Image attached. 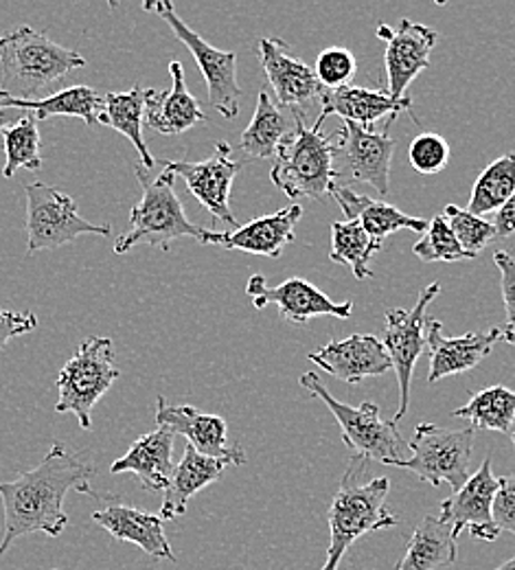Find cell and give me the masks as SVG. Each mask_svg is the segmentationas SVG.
I'll return each mask as SVG.
<instances>
[{
  "label": "cell",
  "mask_w": 515,
  "mask_h": 570,
  "mask_svg": "<svg viewBox=\"0 0 515 570\" xmlns=\"http://www.w3.org/2000/svg\"><path fill=\"white\" fill-rule=\"evenodd\" d=\"M95 468L81 461L62 443H53L47 456L29 472H22L9 483H0V500L4 507V535L0 540V556L9 547L31 533H47L51 538L62 535L69 524L65 499L69 492H92Z\"/></svg>",
  "instance_id": "1"
},
{
  "label": "cell",
  "mask_w": 515,
  "mask_h": 570,
  "mask_svg": "<svg viewBox=\"0 0 515 570\" xmlns=\"http://www.w3.org/2000/svg\"><path fill=\"white\" fill-rule=\"evenodd\" d=\"M367 472V459L354 456L340 479L338 492L331 500L329 520V549L327 562L320 570H338L345 553L363 535L397 527L399 518L386 511V497L390 483L386 476L363 481Z\"/></svg>",
  "instance_id": "2"
},
{
  "label": "cell",
  "mask_w": 515,
  "mask_h": 570,
  "mask_svg": "<svg viewBox=\"0 0 515 570\" xmlns=\"http://www.w3.org/2000/svg\"><path fill=\"white\" fill-rule=\"evenodd\" d=\"M86 65L77 51L33 27L22 24L0 36V92L7 97L38 99L44 88Z\"/></svg>",
  "instance_id": "3"
},
{
  "label": "cell",
  "mask_w": 515,
  "mask_h": 570,
  "mask_svg": "<svg viewBox=\"0 0 515 570\" xmlns=\"http://www.w3.org/2000/svg\"><path fill=\"white\" fill-rule=\"evenodd\" d=\"M305 124V112L295 110V128L277 147L270 178L293 200H323L331 194L338 176L334 167L336 135H323V119H316L314 128Z\"/></svg>",
  "instance_id": "4"
},
{
  "label": "cell",
  "mask_w": 515,
  "mask_h": 570,
  "mask_svg": "<svg viewBox=\"0 0 515 570\" xmlns=\"http://www.w3.org/2000/svg\"><path fill=\"white\" fill-rule=\"evenodd\" d=\"M139 185L143 189L141 200L130 212V230L115 244L117 255H128L132 248L146 244L160 250H169V244L180 237H194L207 246L211 228L194 224L174 189L176 176L162 171L158 178H149L148 169L135 167Z\"/></svg>",
  "instance_id": "5"
},
{
  "label": "cell",
  "mask_w": 515,
  "mask_h": 570,
  "mask_svg": "<svg viewBox=\"0 0 515 570\" xmlns=\"http://www.w3.org/2000/svg\"><path fill=\"white\" fill-rule=\"evenodd\" d=\"M300 386L318 397L338 422L343 441L354 450L356 456L367 461H377L384 465L399 468L410 459V443L399 434L397 424L384 422L379 417V406L373 402H363L358 409L345 402H338L316 373H303Z\"/></svg>",
  "instance_id": "6"
},
{
  "label": "cell",
  "mask_w": 515,
  "mask_h": 570,
  "mask_svg": "<svg viewBox=\"0 0 515 570\" xmlns=\"http://www.w3.org/2000/svg\"><path fill=\"white\" fill-rule=\"evenodd\" d=\"M121 377L115 364V343L92 336L79 345L58 375L56 413H73L81 430H92V409Z\"/></svg>",
  "instance_id": "7"
},
{
  "label": "cell",
  "mask_w": 515,
  "mask_h": 570,
  "mask_svg": "<svg viewBox=\"0 0 515 570\" xmlns=\"http://www.w3.org/2000/svg\"><path fill=\"white\" fill-rule=\"evenodd\" d=\"M410 443V459L399 470H410L419 481L439 488L447 483L456 494L469 481L474 428L447 430L430 422L415 428Z\"/></svg>",
  "instance_id": "8"
},
{
  "label": "cell",
  "mask_w": 515,
  "mask_h": 570,
  "mask_svg": "<svg viewBox=\"0 0 515 570\" xmlns=\"http://www.w3.org/2000/svg\"><path fill=\"white\" fill-rule=\"evenodd\" d=\"M27 194V253L56 250L71 244L79 235L108 237L110 224H92L77 214V203L69 194L40 180L24 187Z\"/></svg>",
  "instance_id": "9"
},
{
  "label": "cell",
  "mask_w": 515,
  "mask_h": 570,
  "mask_svg": "<svg viewBox=\"0 0 515 570\" xmlns=\"http://www.w3.org/2000/svg\"><path fill=\"white\" fill-rule=\"evenodd\" d=\"M442 294V284L433 282L419 292V298L413 309L390 307L384 312L386 327H384V347L393 362V371L399 382V409L393 424H399L410 406V382L415 373V364L426 352V323H428V305Z\"/></svg>",
  "instance_id": "10"
},
{
  "label": "cell",
  "mask_w": 515,
  "mask_h": 570,
  "mask_svg": "<svg viewBox=\"0 0 515 570\" xmlns=\"http://www.w3.org/2000/svg\"><path fill=\"white\" fill-rule=\"evenodd\" d=\"M143 9L156 11L169 24L174 36L191 51L194 60L198 62L200 71L207 79L209 104L220 112L224 119H235L239 115V99H241V86L237 81V53L211 47L200 33H196L182 22L174 4L167 0L146 2Z\"/></svg>",
  "instance_id": "11"
},
{
  "label": "cell",
  "mask_w": 515,
  "mask_h": 570,
  "mask_svg": "<svg viewBox=\"0 0 515 570\" xmlns=\"http://www.w3.org/2000/svg\"><path fill=\"white\" fill-rule=\"evenodd\" d=\"M167 171L176 178L180 176L187 183L191 196L214 215L216 219L226 222L228 226L239 228L241 224L230 212V189L235 176L244 169L241 160L232 158V147L226 141L216 142L214 154L200 163L187 160H160Z\"/></svg>",
  "instance_id": "12"
},
{
  "label": "cell",
  "mask_w": 515,
  "mask_h": 570,
  "mask_svg": "<svg viewBox=\"0 0 515 570\" xmlns=\"http://www.w3.org/2000/svg\"><path fill=\"white\" fill-rule=\"evenodd\" d=\"M377 38L386 42L384 65L388 77V95L404 99L406 88L422 71L430 67V53L437 47L439 33L426 24L402 18L397 27L379 24Z\"/></svg>",
  "instance_id": "13"
},
{
  "label": "cell",
  "mask_w": 515,
  "mask_h": 570,
  "mask_svg": "<svg viewBox=\"0 0 515 570\" xmlns=\"http://www.w3.org/2000/svg\"><path fill=\"white\" fill-rule=\"evenodd\" d=\"M498 492V479L492 470L489 454L481 463L478 472L469 476V481L449 499L442 502L439 520L449 524L454 535L458 538L463 529H469L474 540L496 542L501 529L494 522V499Z\"/></svg>",
  "instance_id": "14"
},
{
  "label": "cell",
  "mask_w": 515,
  "mask_h": 570,
  "mask_svg": "<svg viewBox=\"0 0 515 570\" xmlns=\"http://www.w3.org/2000/svg\"><path fill=\"white\" fill-rule=\"evenodd\" d=\"M246 294L250 303L257 309H264L266 305L275 303L279 305V316L290 323H307L318 316H336V318H349L354 314V303H336L325 292H320L316 285L307 279L293 277L277 287H268L261 275H252L246 285Z\"/></svg>",
  "instance_id": "15"
},
{
  "label": "cell",
  "mask_w": 515,
  "mask_h": 570,
  "mask_svg": "<svg viewBox=\"0 0 515 570\" xmlns=\"http://www.w3.org/2000/svg\"><path fill=\"white\" fill-rule=\"evenodd\" d=\"M156 424L180 434L194 450L205 456L220 459L228 465H244L246 452L237 443H228V426L220 415L202 413L189 404H169L165 397L156 402Z\"/></svg>",
  "instance_id": "16"
},
{
  "label": "cell",
  "mask_w": 515,
  "mask_h": 570,
  "mask_svg": "<svg viewBox=\"0 0 515 570\" xmlns=\"http://www.w3.org/2000/svg\"><path fill=\"white\" fill-rule=\"evenodd\" d=\"M393 121L395 119H388L379 132L345 121L343 130L336 132L340 137L338 151H343L351 178L373 187L379 196L388 194L390 183V163L395 151V139L390 137Z\"/></svg>",
  "instance_id": "17"
},
{
  "label": "cell",
  "mask_w": 515,
  "mask_h": 570,
  "mask_svg": "<svg viewBox=\"0 0 515 570\" xmlns=\"http://www.w3.org/2000/svg\"><path fill=\"white\" fill-rule=\"evenodd\" d=\"M307 357L325 373L351 386L363 384L367 377H379L393 368L384 343L368 334H354L345 341H331Z\"/></svg>",
  "instance_id": "18"
},
{
  "label": "cell",
  "mask_w": 515,
  "mask_h": 570,
  "mask_svg": "<svg viewBox=\"0 0 515 570\" xmlns=\"http://www.w3.org/2000/svg\"><path fill=\"white\" fill-rule=\"evenodd\" d=\"M259 60L268 77L270 88L281 106L293 110L309 108L311 101H320L325 88L318 83L314 69L290 56V45L281 38L259 40Z\"/></svg>",
  "instance_id": "19"
},
{
  "label": "cell",
  "mask_w": 515,
  "mask_h": 570,
  "mask_svg": "<svg viewBox=\"0 0 515 570\" xmlns=\"http://www.w3.org/2000/svg\"><path fill=\"white\" fill-rule=\"evenodd\" d=\"M426 341L430 350V373L428 384H437L443 377L467 373L492 354L494 345L503 341V327H492L487 332H469L458 338L443 336L439 318H428Z\"/></svg>",
  "instance_id": "20"
},
{
  "label": "cell",
  "mask_w": 515,
  "mask_h": 570,
  "mask_svg": "<svg viewBox=\"0 0 515 570\" xmlns=\"http://www.w3.org/2000/svg\"><path fill=\"white\" fill-rule=\"evenodd\" d=\"M300 217H303V207L295 205V207L281 209L277 214L257 217L235 230H228V233L211 230L207 244L277 259V257H281L284 248L295 242V226Z\"/></svg>",
  "instance_id": "21"
},
{
  "label": "cell",
  "mask_w": 515,
  "mask_h": 570,
  "mask_svg": "<svg viewBox=\"0 0 515 570\" xmlns=\"http://www.w3.org/2000/svg\"><path fill=\"white\" fill-rule=\"evenodd\" d=\"M169 72L174 81L169 90L146 88V121L158 135L178 137L198 124H207V115L187 88L182 65L174 60Z\"/></svg>",
  "instance_id": "22"
},
{
  "label": "cell",
  "mask_w": 515,
  "mask_h": 570,
  "mask_svg": "<svg viewBox=\"0 0 515 570\" xmlns=\"http://www.w3.org/2000/svg\"><path fill=\"white\" fill-rule=\"evenodd\" d=\"M92 520L106 529L115 540L128 542L146 551L153 560L176 562L171 544L165 535V522L160 515L146 513L130 504H106L92 511Z\"/></svg>",
  "instance_id": "23"
},
{
  "label": "cell",
  "mask_w": 515,
  "mask_h": 570,
  "mask_svg": "<svg viewBox=\"0 0 515 570\" xmlns=\"http://www.w3.org/2000/svg\"><path fill=\"white\" fill-rule=\"evenodd\" d=\"M174 439L167 428L141 434L130 450L110 465V474H135L146 492H165L174 476Z\"/></svg>",
  "instance_id": "24"
},
{
  "label": "cell",
  "mask_w": 515,
  "mask_h": 570,
  "mask_svg": "<svg viewBox=\"0 0 515 570\" xmlns=\"http://www.w3.org/2000/svg\"><path fill=\"white\" fill-rule=\"evenodd\" d=\"M320 115L318 119H327L331 115L343 117L345 121L358 124L363 128H370L379 119H397L399 112L410 110L413 99H393L388 92L363 88V86H343L338 90H325L320 97Z\"/></svg>",
  "instance_id": "25"
},
{
  "label": "cell",
  "mask_w": 515,
  "mask_h": 570,
  "mask_svg": "<svg viewBox=\"0 0 515 570\" xmlns=\"http://www.w3.org/2000/svg\"><path fill=\"white\" fill-rule=\"evenodd\" d=\"M331 198L338 203V207L343 209L345 217L349 222H358L368 235L384 244V239L390 235V233H397V230H415V233H426L428 230V219H422V217H410V215L399 212L397 207L384 203V200H375V198H368L363 196L358 191H354L351 187L347 185H334L331 187Z\"/></svg>",
  "instance_id": "26"
},
{
  "label": "cell",
  "mask_w": 515,
  "mask_h": 570,
  "mask_svg": "<svg viewBox=\"0 0 515 570\" xmlns=\"http://www.w3.org/2000/svg\"><path fill=\"white\" fill-rule=\"evenodd\" d=\"M226 468H228L226 461L205 456L187 443L180 463L174 468L171 483L165 490V499L160 507L162 522L185 515L189 500L194 499L198 492H202L207 485L220 481Z\"/></svg>",
  "instance_id": "27"
},
{
  "label": "cell",
  "mask_w": 515,
  "mask_h": 570,
  "mask_svg": "<svg viewBox=\"0 0 515 570\" xmlns=\"http://www.w3.org/2000/svg\"><path fill=\"white\" fill-rule=\"evenodd\" d=\"M0 108L22 110L36 117V121H47L51 117H77L88 126L99 124L103 112V97L90 86H71L49 97L38 99H13L0 92Z\"/></svg>",
  "instance_id": "28"
},
{
  "label": "cell",
  "mask_w": 515,
  "mask_h": 570,
  "mask_svg": "<svg viewBox=\"0 0 515 570\" xmlns=\"http://www.w3.org/2000/svg\"><path fill=\"white\" fill-rule=\"evenodd\" d=\"M456 535L449 524L435 515H426L413 531L406 556L397 570L447 569L456 562Z\"/></svg>",
  "instance_id": "29"
},
{
  "label": "cell",
  "mask_w": 515,
  "mask_h": 570,
  "mask_svg": "<svg viewBox=\"0 0 515 570\" xmlns=\"http://www.w3.org/2000/svg\"><path fill=\"white\" fill-rule=\"evenodd\" d=\"M143 117H146V88L135 83L128 92H108L103 97V112L99 124L117 130L132 142L141 156V167L151 169L156 165L151 151L143 139Z\"/></svg>",
  "instance_id": "30"
},
{
  "label": "cell",
  "mask_w": 515,
  "mask_h": 570,
  "mask_svg": "<svg viewBox=\"0 0 515 570\" xmlns=\"http://www.w3.org/2000/svg\"><path fill=\"white\" fill-rule=\"evenodd\" d=\"M293 128H295V124H290L286 119V115L273 101L268 90L261 88V92L257 97V108H255L252 121L241 132L239 149L252 158H261V160L275 158L279 142L293 132Z\"/></svg>",
  "instance_id": "31"
},
{
  "label": "cell",
  "mask_w": 515,
  "mask_h": 570,
  "mask_svg": "<svg viewBox=\"0 0 515 570\" xmlns=\"http://www.w3.org/2000/svg\"><path fill=\"white\" fill-rule=\"evenodd\" d=\"M452 415L469 422L474 430L478 428L509 434L515 422V391L505 384L483 389Z\"/></svg>",
  "instance_id": "32"
},
{
  "label": "cell",
  "mask_w": 515,
  "mask_h": 570,
  "mask_svg": "<svg viewBox=\"0 0 515 570\" xmlns=\"http://www.w3.org/2000/svg\"><path fill=\"white\" fill-rule=\"evenodd\" d=\"M384 244L375 242L358 222H334L331 224V250L329 259L343 266H349L358 282L370 279V257L382 250Z\"/></svg>",
  "instance_id": "33"
},
{
  "label": "cell",
  "mask_w": 515,
  "mask_h": 570,
  "mask_svg": "<svg viewBox=\"0 0 515 570\" xmlns=\"http://www.w3.org/2000/svg\"><path fill=\"white\" fill-rule=\"evenodd\" d=\"M515 191V151L494 160L474 183L467 212L483 215L498 214Z\"/></svg>",
  "instance_id": "34"
},
{
  "label": "cell",
  "mask_w": 515,
  "mask_h": 570,
  "mask_svg": "<svg viewBox=\"0 0 515 570\" xmlns=\"http://www.w3.org/2000/svg\"><path fill=\"white\" fill-rule=\"evenodd\" d=\"M2 145L7 156L2 167L4 178H11L18 169L38 171L42 167V142L33 115L24 112V117L2 135Z\"/></svg>",
  "instance_id": "35"
},
{
  "label": "cell",
  "mask_w": 515,
  "mask_h": 570,
  "mask_svg": "<svg viewBox=\"0 0 515 570\" xmlns=\"http://www.w3.org/2000/svg\"><path fill=\"white\" fill-rule=\"evenodd\" d=\"M413 253L426 264H452V262H474L478 257L465 253L456 242L445 217L437 215L430 219L424 237L413 246Z\"/></svg>",
  "instance_id": "36"
},
{
  "label": "cell",
  "mask_w": 515,
  "mask_h": 570,
  "mask_svg": "<svg viewBox=\"0 0 515 570\" xmlns=\"http://www.w3.org/2000/svg\"><path fill=\"white\" fill-rule=\"evenodd\" d=\"M443 217L449 224L460 248L474 257H478L498 237L494 222L469 214L467 209H460L456 205H447L443 209Z\"/></svg>",
  "instance_id": "37"
},
{
  "label": "cell",
  "mask_w": 515,
  "mask_h": 570,
  "mask_svg": "<svg viewBox=\"0 0 515 570\" xmlns=\"http://www.w3.org/2000/svg\"><path fill=\"white\" fill-rule=\"evenodd\" d=\"M356 72H358V62L354 53L345 47L323 49L314 67V75L325 90H338L343 86H349Z\"/></svg>",
  "instance_id": "38"
},
{
  "label": "cell",
  "mask_w": 515,
  "mask_h": 570,
  "mask_svg": "<svg viewBox=\"0 0 515 570\" xmlns=\"http://www.w3.org/2000/svg\"><path fill=\"white\" fill-rule=\"evenodd\" d=\"M408 163L422 176H437L449 163V145L435 132H424L410 142Z\"/></svg>",
  "instance_id": "39"
},
{
  "label": "cell",
  "mask_w": 515,
  "mask_h": 570,
  "mask_svg": "<svg viewBox=\"0 0 515 570\" xmlns=\"http://www.w3.org/2000/svg\"><path fill=\"white\" fill-rule=\"evenodd\" d=\"M494 262H496V268L501 271V287H503L505 312H507V325L503 327V341L515 347V259L505 250H496Z\"/></svg>",
  "instance_id": "40"
},
{
  "label": "cell",
  "mask_w": 515,
  "mask_h": 570,
  "mask_svg": "<svg viewBox=\"0 0 515 570\" xmlns=\"http://www.w3.org/2000/svg\"><path fill=\"white\" fill-rule=\"evenodd\" d=\"M494 522L501 531L515 535V472L498 479V492L494 499Z\"/></svg>",
  "instance_id": "41"
},
{
  "label": "cell",
  "mask_w": 515,
  "mask_h": 570,
  "mask_svg": "<svg viewBox=\"0 0 515 570\" xmlns=\"http://www.w3.org/2000/svg\"><path fill=\"white\" fill-rule=\"evenodd\" d=\"M38 325H40L38 316L31 309L11 312V309L0 307V350H4L9 345V341L38 330Z\"/></svg>",
  "instance_id": "42"
},
{
  "label": "cell",
  "mask_w": 515,
  "mask_h": 570,
  "mask_svg": "<svg viewBox=\"0 0 515 570\" xmlns=\"http://www.w3.org/2000/svg\"><path fill=\"white\" fill-rule=\"evenodd\" d=\"M498 237H509L515 233V191L514 196L509 198V203L496 214V222H494Z\"/></svg>",
  "instance_id": "43"
},
{
  "label": "cell",
  "mask_w": 515,
  "mask_h": 570,
  "mask_svg": "<svg viewBox=\"0 0 515 570\" xmlns=\"http://www.w3.org/2000/svg\"><path fill=\"white\" fill-rule=\"evenodd\" d=\"M24 117L22 110H13V108H0V137L11 128L16 126L20 119Z\"/></svg>",
  "instance_id": "44"
},
{
  "label": "cell",
  "mask_w": 515,
  "mask_h": 570,
  "mask_svg": "<svg viewBox=\"0 0 515 570\" xmlns=\"http://www.w3.org/2000/svg\"><path fill=\"white\" fill-rule=\"evenodd\" d=\"M496 570H515V558H512V560H509V562H505V564H503V567H501V569H496Z\"/></svg>",
  "instance_id": "45"
},
{
  "label": "cell",
  "mask_w": 515,
  "mask_h": 570,
  "mask_svg": "<svg viewBox=\"0 0 515 570\" xmlns=\"http://www.w3.org/2000/svg\"><path fill=\"white\" fill-rule=\"evenodd\" d=\"M512 441H514V445H515V430H514V432H512Z\"/></svg>",
  "instance_id": "46"
},
{
  "label": "cell",
  "mask_w": 515,
  "mask_h": 570,
  "mask_svg": "<svg viewBox=\"0 0 515 570\" xmlns=\"http://www.w3.org/2000/svg\"><path fill=\"white\" fill-rule=\"evenodd\" d=\"M53 570H56V569H53Z\"/></svg>",
  "instance_id": "47"
}]
</instances>
